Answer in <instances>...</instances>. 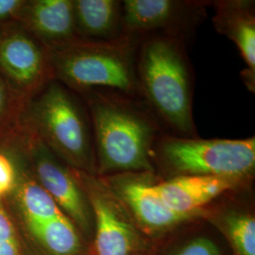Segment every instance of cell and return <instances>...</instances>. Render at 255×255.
Listing matches in <instances>:
<instances>
[{"label":"cell","mask_w":255,"mask_h":255,"mask_svg":"<svg viewBox=\"0 0 255 255\" xmlns=\"http://www.w3.org/2000/svg\"><path fill=\"white\" fill-rule=\"evenodd\" d=\"M18 125L40 139L64 164L93 175L96 158L84 114L61 83L47 82L26 101Z\"/></svg>","instance_id":"cell-1"},{"label":"cell","mask_w":255,"mask_h":255,"mask_svg":"<svg viewBox=\"0 0 255 255\" xmlns=\"http://www.w3.org/2000/svg\"><path fill=\"white\" fill-rule=\"evenodd\" d=\"M89 109L95 134L96 168L111 171H150L153 128L135 111L104 98H92Z\"/></svg>","instance_id":"cell-2"},{"label":"cell","mask_w":255,"mask_h":255,"mask_svg":"<svg viewBox=\"0 0 255 255\" xmlns=\"http://www.w3.org/2000/svg\"><path fill=\"white\" fill-rule=\"evenodd\" d=\"M46 49L51 77L73 89L108 87L128 91L133 85L130 48L123 40L90 42L78 39Z\"/></svg>","instance_id":"cell-3"},{"label":"cell","mask_w":255,"mask_h":255,"mask_svg":"<svg viewBox=\"0 0 255 255\" xmlns=\"http://www.w3.org/2000/svg\"><path fill=\"white\" fill-rule=\"evenodd\" d=\"M139 72L146 97L158 113L178 130L192 131L190 79L176 43L163 37L147 41L142 49Z\"/></svg>","instance_id":"cell-4"},{"label":"cell","mask_w":255,"mask_h":255,"mask_svg":"<svg viewBox=\"0 0 255 255\" xmlns=\"http://www.w3.org/2000/svg\"><path fill=\"white\" fill-rule=\"evenodd\" d=\"M164 162L180 175L242 178L255 165V137L248 139L167 138Z\"/></svg>","instance_id":"cell-5"},{"label":"cell","mask_w":255,"mask_h":255,"mask_svg":"<svg viewBox=\"0 0 255 255\" xmlns=\"http://www.w3.org/2000/svg\"><path fill=\"white\" fill-rule=\"evenodd\" d=\"M0 75L26 101L51 78L46 47L18 23L0 26Z\"/></svg>","instance_id":"cell-6"},{"label":"cell","mask_w":255,"mask_h":255,"mask_svg":"<svg viewBox=\"0 0 255 255\" xmlns=\"http://www.w3.org/2000/svg\"><path fill=\"white\" fill-rule=\"evenodd\" d=\"M74 172L91 206L96 255H132L137 235L120 201L91 174Z\"/></svg>","instance_id":"cell-7"},{"label":"cell","mask_w":255,"mask_h":255,"mask_svg":"<svg viewBox=\"0 0 255 255\" xmlns=\"http://www.w3.org/2000/svg\"><path fill=\"white\" fill-rule=\"evenodd\" d=\"M112 193L124 203L135 219L146 229L162 231L190 219L170 209L155 187L146 179L123 175L112 182Z\"/></svg>","instance_id":"cell-8"},{"label":"cell","mask_w":255,"mask_h":255,"mask_svg":"<svg viewBox=\"0 0 255 255\" xmlns=\"http://www.w3.org/2000/svg\"><path fill=\"white\" fill-rule=\"evenodd\" d=\"M17 23L45 47L78 40L71 0L25 1Z\"/></svg>","instance_id":"cell-9"},{"label":"cell","mask_w":255,"mask_h":255,"mask_svg":"<svg viewBox=\"0 0 255 255\" xmlns=\"http://www.w3.org/2000/svg\"><path fill=\"white\" fill-rule=\"evenodd\" d=\"M240 178L203 175H179L155 183L165 204L175 212L193 217L198 211L237 185Z\"/></svg>","instance_id":"cell-10"},{"label":"cell","mask_w":255,"mask_h":255,"mask_svg":"<svg viewBox=\"0 0 255 255\" xmlns=\"http://www.w3.org/2000/svg\"><path fill=\"white\" fill-rule=\"evenodd\" d=\"M214 24L219 32L237 45L246 64L244 80L251 90L255 84V18L252 5L246 2H221Z\"/></svg>","instance_id":"cell-11"},{"label":"cell","mask_w":255,"mask_h":255,"mask_svg":"<svg viewBox=\"0 0 255 255\" xmlns=\"http://www.w3.org/2000/svg\"><path fill=\"white\" fill-rule=\"evenodd\" d=\"M181 6L171 0H126L122 5V24L130 32L154 30L176 19Z\"/></svg>","instance_id":"cell-12"},{"label":"cell","mask_w":255,"mask_h":255,"mask_svg":"<svg viewBox=\"0 0 255 255\" xmlns=\"http://www.w3.org/2000/svg\"><path fill=\"white\" fill-rule=\"evenodd\" d=\"M73 9L78 36L108 37L118 26L120 16V5L118 1L75 0Z\"/></svg>","instance_id":"cell-13"},{"label":"cell","mask_w":255,"mask_h":255,"mask_svg":"<svg viewBox=\"0 0 255 255\" xmlns=\"http://www.w3.org/2000/svg\"><path fill=\"white\" fill-rule=\"evenodd\" d=\"M225 231L237 255H255V219L248 214H232L224 220Z\"/></svg>","instance_id":"cell-14"},{"label":"cell","mask_w":255,"mask_h":255,"mask_svg":"<svg viewBox=\"0 0 255 255\" xmlns=\"http://www.w3.org/2000/svg\"><path fill=\"white\" fill-rule=\"evenodd\" d=\"M26 101L0 75V136L18 124Z\"/></svg>","instance_id":"cell-15"},{"label":"cell","mask_w":255,"mask_h":255,"mask_svg":"<svg viewBox=\"0 0 255 255\" xmlns=\"http://www.w3.org/2000/svg\"><path fill=\"white\" fill-rule=\"evenodd\" d=\"M0 255H27L4 201H0Z\"/></svg>","instance_id":"cell-16"},{"label":"cell","mask_w":255,"mask_h":255,"mask_svg":"<svg viewBox=\"0 0 255 255\" xmlns=\"http://www.w3.org/2000/svg\"><path fill=\"white\" fill-rule=\"evenodd\" d=\"M18 176V168L15 160L8 150L0 146V201L13 189Z\"/></svg>","instance_id":"cell-17"},{"label":"cell","mask_w":255,"mask_h":255,"mask_svg":"<svg viewBox=\"0 0 255 255\" xmlns=\"http://www.w3.org/2000/svg\"><path fill=\"white\" fill-rule=\"evenodd\" d=\"M177 255H219V252L209 239L197 238L183 247Z\"/></svg>","instance_id":"cell-18"},{"label":"cell","mask_w":255,"mask_h":255,"mask_svg":"<svg viewBox=\"0 0 255 255\" xmlns=\"http://www.w3.org/2000/svg\"><path fill=\"white\" fill-rule=\"evenodd\" d=\"M25 0H0V26L17 23Z\"/></svg>","instance_id":"cell-19"}]
</instances>
